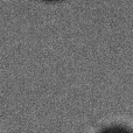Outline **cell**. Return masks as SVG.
Masks as SVG:
<instances>
[{
  "label": "cell",
  "instance_id": "obj_1",
  "mask_svg": "<svg viewBox=\"0 0 133 133\" xmlns=\"http://www.w3.org/2000/svg\"><path fill=\"white\" fill-rule=\"evenodd\" d=\"M99 133H130V132L125 129H122V127H110V129H106Z\"/></svg>",
  "mask_w": 133,
  "mask_h": 133
}]
</instances>
